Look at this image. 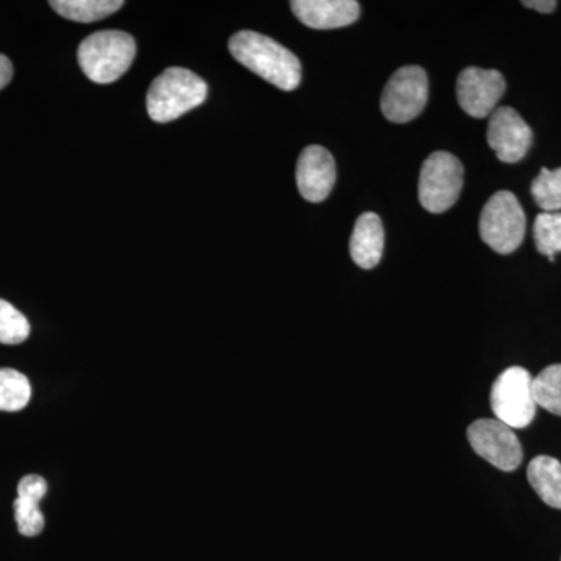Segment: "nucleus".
Here are the masks:
<instances>
[{
	"label": "nucleus",
	"mask_w": 561,
	"mask_h": 561,
	"mask_svg": "<svg viewBox=\"0 0 561 561\" xmlns=\"http://www.w3.org/2000/svg\"><path fill=\"white\" fill-rule=\"evenodd\" d=\"M463 187V165L448 151H435L420 173L421 205L430 213L440 214L456 205Z\"/></svg>",
	"instance_id": "6"
},
{
	"label": "nucleus",
	"mask_w": 561,
	"mask_h": 561,
	"mask_svg": "<svg viewBox=\"0 0 561 561\" xmlns=\"http://www.w3.org/2000/svg\"><path fill=\"white\" fill-rule=\"evenodd\" d=\"M32 386L27 376L13 368H0V411L20 412L27 408Z\"/></svg>",
	"instance_id": "17"
},
{
	"label": "nucleus",
	"mask_w": 561,
	"mask_h": 561,
	"mask_svg": "<svg viewBox=\"0 0 561 561\" xmlns=\"http://www.w3.org/2000/svg\"><path fill=\"white\" fill-rule=\"evenodd\" d=\"M337 169L330 151L320 146L306 147L298 158L297 186L302 198L320 203L330 197Z\"/></svg>",
	"instance_id": "11"
},
{
	"label": "nucleus",
	"mask_w": 561,
	"mask_h": 561,
	"mask_svg": "<svg viewBox=\"0 0 561 561\" xmlns=\"http://www.w3.org/2000/svg\"><path fill=\"white\" fill-rule=\"evenodd\" d=\"M531 382L534 378L526 368L511 367L502 371L491 387L494 416L513 431L529 426L537 413Z\"/></svg>",
	"instance_id": "5"
},
{
	"label": "nucleus",
	"mask_w": 561,
	"mask_h": 561,
	"mask_svg": "<svg viewBox=\"0 0 561 561\" xmlns=\"http://www.w3.org/2000/svg\"><path fill=\"white\" fill-rule=\"evenodd\" d=\"M31 335V323L24 313L18 311L9 301L0 298V343L20 345Z\"/></svg>",
	"instance_id": "21"
},
{
	"label": "nucleus",
	"mask_w": 561,
	"mask_h": 561,
	"mask_svg": "<svg viewBox=\"0 0 561 561\" xmlns=\"http://www.w3.org/2000/svg\"><path fill=\"white\" fill-rule=\"evenodd\" d=\"M486 140L496 153L497 160L513 164L526 157L534 140V133L527 122L519 116L518 111L511 106H497L490 116Z\"/></svg>",
	"instance_id": "10"
},
{
	"label": "nucleus",
	"mask_w": 561,
	"mask_h": 561,
	"mask_svg": "<svg viewBox=\"0 0 561 561\" xmlns=\"http://www.w3.org/2000/svg\"><path fill=\"white\" fill-rule=\"evenodd\" d=\"M505 92V79L493 69L467 68L457 79V101L468 116L485 119L497 108Z\"/></svg>",
	"instance_id": "9"
},
{
	"label": "nucleus",
	"mask_w": 561,
	"mask_h": 561,
	"mask_svg": "<svg viewBox=\"0 0 561 561\" xmlns=\"http://www.w3.org/2000/svg\"><path fill=\"white\" fill-rule=\"evenodd\" d=\"M295 16L316 31L346 27L359 20L360 5L356 0H294Z\"/></svg>",
	"instance_id": "12"
},
{
	"label": "nucleus",
	"mask_w": 561,
	"mask_h": 561,
	"mask_svg": "<svg viewBox=\"0 0 561 561\" xmlns=\"http://www.w3.org/2000/svg\"><path fill=\"white\" fill-rule=\"evenodd\" d=\"M46 479L38 474H28L21 479L18 485V500L14 501V519L18 530L24 537H36L46 526L39 502L47 494Z\"/></svg>",
	"instance_id": "13"
},
{
	"label": "nucleus",
	"mask_w": 561,
	"mask_h": 561,
	"mask_svg": "<svg viewBox=\"0 0 561 561\" xmlns=\"http://www.w3.org/2000/svg\"><path fill=\"white\" fill-rule=\"evenodd\" d=\"M208 98V84L184 68H169L154 79L147 92L150 119L168 124L197 108Z\"/></svg>",
	"instance_id": "2"
},
{
	"label": "nucleus",
	"mask_w": 561,
	"mask_h": 561,
	"mask_svg": "<svg viewBox=\"0 0 561 561\" xmlns=\"http://www.w3.org/2000/svg\"><path fill=\"white\" fill-rule=\"evenodd\" d=\"M228 47L236 61L273 87L283 91H294L300 87V60L275 39L257 32L242 31L232 36Z\"/></svg>",
	"instance_id": "1"
},
{
	"label": "nucleus",
	"mask_w": 561,
	"mask_h": 561,
	"mask_svg": "<svg viewBox=\"0 0 561 561\" xmlns=\"http://www.w3.org/2000/svg\"><path fill=\"white\" fill-rule=\"evenodd\" d=\"M531 197L545 213L561 210V168L556 171L542 168L530 187Z\"/></svg>",
	"instance_id": "20"
},
{
	"label": "nucleus",
	"mask_w": 561,
	"mask_h": 561,
	"mask_svg": "<svg viewBox=\"0 0 561 561\" xmlns=\"http://www.w3.org/2000/svg\"><path fill=\"white\" fill-rule=\"evenodd\" d=\"M479 232L482 241L500 254L518 250L526 236V214L515 194L500 191L483 206Z\"/></svg>",
	"instance_id": "4"
},
{
	"label": "nucleus",
	"mask_w": 561,
	"mask_h": 561,
	"mask_svg": "<svg viewBox=\"0 0 561 561\" xmlns=\"http://www.w3.org/2000/svg\"><path fill=\"white\" fill-rule=\"evenodd\" d=\"M51 9L60 16L73 22H95L119 11L122 0H51Z\"/></svg>",
	"instance_id": "16"
},
{
	"label": "nucleus",
	"mask_w": 561,
	"mask_h": 561,
	"mask_svg": "<svg viewBox=\"0 0 561 561\" xmlns=\"http://www.w3.org/2000/svg\"><path fill=\"white\" fill-rule=\"evenodd\" d=\"M430 95L427 73L420 66H404L387 81L381 110L387 121L408 124L423 113Z\"/></svg>",
	"instance_id": "7"
},
{
	"label": "nucleus",
	"mask_w": 561,
	"mask_h": 561,
	"mask_svg": "<svg viewBox=\"0 0 561 561\" xmlns=\"http://www.w3.org/2000/svg\"><path fill=\"white\" fill-rule=\"evenodd\" d=\"M472 451L497 470L511 472L522 465L523 446L515 431L500 420L482 419L468 427Z\"/></svg>",
	"instance_id": "8"
},
{
	"label": "nucleus",
	"mask_w": 561,
	"mask_h": 561,
	"mask_svg": "<svg viewBox=\"0 0 561 561\" xmlns=\"http://www.w3.org/2000/svg\"><path fill=\"white\" fill-rule=\"evenodd\" d=\"M531 489L549 507L561 511V461L549 456H538L527 467Z\"/></svg>",
	"instance_id": "15"
},
{
	"label": "nucleus",
	"mask_w": 561,
	"mask_h": 561,
	"mask_svg": "<svg viewBox=\"0 0 561 561\" xmlns=\"http://www.w3.org/2000/svg\"><path fill=\"white\" fill-rule=\"evenodd\" d=\"M11 79H13V65L5 55L0 54V90L9 87Z\"/></svg>",
	"instance_id": "22"
},
{
	"label": "nucleus",
	"mask_w": 561,
	"mask_h": 561,
	"mask_svg": "<svg viewBox=\"0 0 561 561\" xmlns=\"http://www.w3.org/2000/svg\"><path fill=\"white\" fill-rule=\"evenodd\" d=\"M77 57L88 79L99 84L114 83L135 61V38L121 31L92 33L80 44Z\"/></svg>",
	"instance_id": "3"
},
{
	"label": "nucleus",
	"mask_w": 561,
	"mask_h": 561,
	"mask_svg": "<svg viewBox=\"0 0 561 561\" xmlns=\"http://www.w3.org/2000/svg\"><path fill=\"white\" fill-rule=\"evenodd\" d=\"M523 5L527 9L540 11V13H552L557 9L556 0H526Z\"/></svg>",
	"instance_id": "23"
},
{
	"label": "nucleus",
	"mask_w": 561,
	"mask_h": 561,
	"mask_svg": "<svg viewBox=\"0 0 561 561\" xmlns=\"http://www.w3.org/2000/svg\"><path fill=\"white\" fill-rule=\"evenodd\" d=\"M535 245L541 254L556 261V254L561 253V213L538 214L534 225Z\"/></svg>",
	"instance_id": "19"
},
{
	"label": "nucleus",
	"mask_w": 561,
	"mask_h": 561,
	"mask_svg": "<svg viewBox=\"0 0 561 561\" xmlns=\"http://www.w3.org/2000/svg\"><path fill=\"white\" fill-rule=\"evenodd\" d=\"M383 241L386 236H383L382 221L378 214L364 213L356 220L353 236H351V257L360 268L370 271L381 262Z\"/></svg>",
	"instance_id": "14"
},
{
	"label": "nucleus",
	"mask_w": 561,
	"mask_h": 561,
	"mask_svg": "<svg viewBox=\"0 0 561 561\" xmlns=\"http://www.w3.org/2000/svg\"><path fill=\"white\" fill-rule=\"evenodd\" d=\"M538 408L561 416V364L546 367L531 382Z\"/></svg>",
	"instance_id": "18"
}]
</instances>
